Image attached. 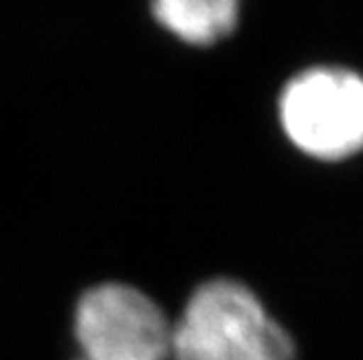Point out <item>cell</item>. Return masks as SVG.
<instances>
[{
  "label": "cell",
  "instance_id": "obj_1",
  "mask_svg": "<svg viewBox=\"0 0 363 360\" xmlns=\"http://www.w3.org/2000/svg\"><path fill=\"white\" fill-rule=\"evenodd\" d=\"M172 360H293L291 335L239 281L216 279L195 290L172 330Z\"/></svg>",
  "mask_w": 363,
  "mask_h": 360
},
{
  "label": "cell",
  "instance_id": "obj_2",
  "mask_svg": "<svg viewBox=\"0 0 363 360\" xmlns=\"http://www.w3.org/2000/svg\"><path fill=\"white\" fill-rule=\"evenodd\" d=\"M281 127L291 143L319 159L363 150V78L345 68H312L284 89Z\"/></svg>",
  "mask_w": 363,
  "mask_h": 360
},
{
  "label": "cell",
  "instance_id": "obj_3",
  "mask_svg": "<svg viewBox=\"0 0 363 360\" xmlns=\"http://www.w3.org/2000/svg\"><path fill=\"white\" fill-rule=\"evenodd\" d=\"M172 330L148 295L122 283L91 288L75 311L82 360H169Z\"/></svg>",
  "mask_w": 363,
  "mask_h": 360
},
{
  "label": "cell",
  "instance_id": "obj_4",
  "mask_svg": "<svg viewBox=\"0 0 363 360\" xmlns=\"http://www.w3.org/2000/svg\"><path fill=\"white\" fill-rule=\"evenodd\" d=\"M162 26L190 45H213L237 26L239 0H152Z\"/></svg>",
  "mask_w": 363,
  "mask_h": 360
}]
</instances>
